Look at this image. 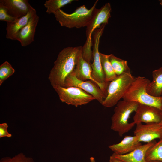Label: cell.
<instances>
[{
  "instance_id": "14",
  "label": "cell",
  "mask_w": 162,
  "mask_h": 162,
  "mask_svg": "<svg viewBox=\"0 0 162 162\" xmlns=\"http://www.w3.org/2000/svg\"><path fill=\"white\" fill-rule=\"evenodd\" d=\"M91 64L84 59L82 52L79 56L77 63L74 70L76 77L79 80L86 81L91 80L96 83L105 93L107 94V90L103 85L95 81L92 76Z\"/></svg>"
},
{
  "instance_id": "5",
  "label": "cell",
  "mask_w": 162,
  "mask_h": 162,
  "mask_svg": "<svg viewBox=\"0 0 162 162\" xmlns=\"http://www.w3.org/2000/svg\"><path fill=\"white\" fill-rule=\"evenodd\" d=\"M135 78L130 71L117 76L110 82L107 96L101 104L106 107H111L116 105L123 98Z\"/></svg>"
},
{
  "instance_id": "15",
  "label": "cell",
  "mask_w": 162,
  "mask_h": 162,
  "mask_svg": "<svg viewBox=\"0 0 162 162\" xmlns=\"http://www.w3.org/2000/svg\"><path fill=\"white\" fill-rule=\"evenodd\" d=\"M142 145L135 135H127L120 142L110 145L109 147L113 154L123 155L132 152Z\"/></svg>"
},
{
  "instance_id": "28",
  "label": "cell",
  "mask_w": 162,
  "mask_h": 162,
  "mask_svg": "<svg viewBox=\"0 0 162 162\" xmlns=\"http://www.w3.org/2000/svg\"><path fill=\"white\" fill-rule=\"evenodd\" d=\"M90 160L91 162H96L95 159L93 157H91L90 158Z\"/></svg>"
},
{
  "instance_id": "10",
  "label": "cell",
  "mask_w": 162,
  "mask_h": 162,
  "mask_svg": "<svg viewBox=\"0 0 162 162\" xmlns=\"http://www.w3.org/2000/svg\"><path fill=\"white\" fill-rule=\"evenodd\" d=\"M133 117L134 122L137 124L144 122L159 123L162 118V111L154 106L138 104Z\"/></svg>"
},
{
  "instance_id": "17",
  "label": "cell",
  "mask_w": 162,
  "mask_h": 162,
  "mask_svg": "<svg viewBox=\"0 0 162 162\" xmlns=\"http://www.w3.org/2000/svg\"><path fill=\"white\" fill-rule=\"evenodd\" d=\"M35 13L36 10L33 8L25 16L18 18L14 22H7L6 38L15 40V36L16 34L28 23L31 17Z\"/></svg>"
},
{
  "instance_id": "9",
  "label": "cell",
  "mask_w": 162,
  "mask_h": 162,
  "mask_svg": "<svg viewBox=\"0 0 162 162\" xmlns=\"http://www.w3.org/2000/svg\"><path fill=\"white\" fill-rule=\"evenodd\" d=\"M74 86L80 88L93 96L101 104L106 94L95 82L91 80L83 81L78 79L74 71L66 78L64 87Z\"/></svg>"
},
{
  "instance_id": "11",
  "label": "cell",
  "mask_w": 162,
  "mask_h": 162,
  "mask_svg": "<svg viewBox=\"0 0 162 162\" xmlns=\"http://www.w3.org/2000/svg\"><path fill=\"white\" fill-rule=\"evenodd\" d=\"M134 134L139 142H149L156 139H162V127L159 123L137 124Z\"/></svg>"
},
{
  "instance_id": "29",
  "label": "cell",
  "mask_w": 162,
  "mask_h": 162,
  "mask_svg": "<svg viewBox=\"0 0 162 162\" xmlns=\"http://www.w3.org/2000/svg\"><path fill=\"white\" fill-rule=\"evenodd\" d=\"M160 125L162 127V119L160 122L159 123Z\"/></svg>"
},
{
  "instance_id": "2",
  "label": "cell",
  "mask_w": 162,
  "mask_h": 162,
  "mask_svg": "<svg viewBox=\"0 0 162 162\" xmlns=\"http://www.w3.org/2000/svg\"><path fill=\"white\" fill-rule=\"evenodd\" d=\"M150 82L144 77H135L124 95L123 100L154 106L162 110V96H152L147 92V87Z\"/></svg>"
},
{
  "instance_id": "21",
  "label": "cell",
  "mask_w": 162,
  "mask_h": 162,
  "mask_svg": "<svg viewBox=\"0 0 162 162\" xmlns=\"http://www.w3.org/2000/svg\"><path fill=\"white\" fill-rule=\"evenodd\" d=\"M145 159L148 162L153 161H162V139L148 150Z\"/></svg>"
},
{
  "instance_id": "12",
  "label": "cell",
  "mask_w": 162,
  "mask_h": 162,
  "mask_svg": "<svg viewBox=\"0 0 162 162\" xmlns=\"http://www.w3.org/2000/svg\"><path fill=\"white\" fill-rule=\"evenodd\" d=\"M0 6L10 15L17 18L25 16L33 8L27 0H1Z\"/></svg>"
},
{
  "instance_id": "23",
  "label": "cell",
  "mask_w": 162,
  "mask_h": 162,
  "mask_svg": "<svg viewBox=\"0 0 162 162\" xmlns=\"http://www.w3.org/2000/svg\"><path fill=\"white\" fill-rule=\"evenodd\" d=\"M15 72L14 69L8 62L2 63L0 66V86Z\"/></svg>"
},
{
  "instance_id": "31",
  "label": "cell",
  "mask_w": 162,
  "mask_h": 162,
  "mask_svg": "<svg viewBox=\"0 0 162 162\" xmlns=\"http://www.w3.org/2000/svg\"><path fill=\"white\" fill-rule=\"evenodd\" d=\"M160 4L162 6V0H159Z\"/></svg>"
},
{
  "instance_id": "16",
  "label": "cell",
  "mask_w": 162,
  "mask_h": 162,
  "mask_svg": "<svg viewBox=\"0 0 162 162\" xmlns=\"http://www.w3.org/2000/svg\"><path fill=\"white\" fill-rule=\"evenodd\" d=\"M155 143L154 141L142 145L132 152L123 155H112L124 162H148L145 159L148 150Z\"/></svg>"
},
{
  "instance_id": "8",
  "label": "cell",
  "mask_w": 162,
  "mask_h": 162,
  "mask_svg": "<svg viewBox=\"0 0 162 162\" xmlns=\"http://www.w3.org/2000/svg\"><path fill=\"white\" fill-rule=\"evenodd\" d=\"M106 25L103 24L100 28L94 31L92 51L93 62L91 64V66L92 70V76L94 79L107 89L110 82H107L106 81L105 75L102 67L100 52L99 51L100 38Z\"/></svg>"
},
{
  "instance_id": "13",
  "label": "cell",
  "mask_w": 162,
  "mask_h": 162,
  "mask_svg": "<svg viewBox=\"0 0 162 162\" xmlns=\"http://www.w3.org/2000/svg\"><path fill=\"white\" fill-rule=\"evenodd\" d=\"M39 20V17L36 13L33 15L28 23L17 33L15 36V40L20 42L21 45L26 46L34 41L36 26Z\"/></svg>"
},
{
  "instance_id": "25",
  "label": "cell",
  "mask_w": 162,
  "mask_h": 162,
  "mask_svg": "<svg viewBox=\"0 0 162 162\" xmlns=\"http://www.w3.org/2000/svg\"><path fill=\"white\" fill-rule=\"evenodd\" d=\"M17 19L10 15L4 8L0 6V21H5L7 22H15Z\"/></svg>"
},
{
  "instance_id": "4",
  "label": "cell",
  "mask_w": 162,
  "mask_h": 162,
  "mask_svg": "<svg viewBox=\"0 0 162 162\" xmlns=\"http://www.w3.org/2000/svg\"><path fill=\"white\" fill-rule=\"evenodd\" d=\"M98 1L96 0L90 9L82 5L71 14L67 13L59 9L53 14L56 20L62 26L69 28L86 27L93 16Z\"/></svg>"
},
{
  "instance_id": "7",
  "label": "cell",
  "mask_w": 162,
  "mask_h": 162,
  "mask_svg": "<svg viewBox=\"0 0 162 162\" xmlns=\"http://www.w3.org/2000/svg\"><path fill=\"white\" fill-rule=\"evenodd\" d=\"M53 88L58 94L61 101L69 105L77 107L86 105L95 99L91 94L77 87L65 88L58 86Z\"/></svg>"
},
{
  "instance_id": "18",
  "label": "cell",
  "mask_w": 162,
  "mask_h": 162,
  "mask_svg": "<svg viewBox=\"0 0 162 162\" xmlns=\"http://www.w3.org/2000/svg\"><path fill=\"white\" fill-rule=\"evenodd\" d=\"M153 80L147 88L150 95L155 97H161L162 94V67L152 72Z\"/></svg>"
},
{
  "instance_id": "24",
  "label": "cell",
  "mask_w": 162,
  "mask_h": 162,
  "mask_svg": "<svg viewBox=\"0 0 162 162\" xmlns=\"http://www.w3.org/2000/svg\"><path fill=\"white\" fill-rule=\"evenodd\" d=\"M0 162H34L32 158L27 157L20 153L12 157H5L2 158Z\"/></svg>"
},
{
  "instance_id": "22",
  "label": "cell",
  "mask_w": 162,
  "mask_h": 162,
  "mask_svg": "<svg viewBox=\"0 0 162 162\" xmlns=\"http://www.w3.org/2000/svg\"><path fill=\"white\" fill-rule=\"evenodd\" d=\"M73 0H48L44 5L46 9V12L49 14H53L64 6L71 4Z\"/></svg>"
},
{
  "instance_id": "6",
  "label": "cell",
  "mask_w": 162,
  "mask_h": 162,
  "mask_svg": "<svg viewBox=\"0 0 162 162\" xmlns=\"http://www.w3.org/2000/svg\"><path fill=\"white\" fill-rule=\"evenodd\" d=\"M111 8L109 3H106L100 8L94 10L93 16L86 26V31L87 40L82 47V54L85 57H91L92 55L91 48L92 46V35L97 28H100L103 24L106 25L111 17Z\"/></svg>"
},
{
  "instance_id": "26",
  "label": "cell",
  "mask_w": 162,
  "mask_h": 162,
  "mask_svg": "<svg viewBox=\"0 0 162 162\" xmlns=\"http://www.w3.org/2000/svg\"><path fill=\"white\" fill-rule=\"evenodd\" d=\"M8 125L6 123L0 124V138L4 137H10L12 134L9 133L7 130Z\"/></svg>"
},
{
  "instance_id": "30",
  "label": "cell",
  "mask_w": 162,
  "mask_h": 162,
  "mask_svg": "<svg viewBox=\"0 0 162 162\" xmlns=\"http://www.w3.org/2000/svg\"><path fill=\"white\" fill-rule=\"evenodd\" d=\"M149 162H162V161H151Z\"/></svg>"
},
{
  "instance_id": "20",
  "label": "cell",
  "mask_w": 162,
  "mask_h": 162,
  "mask_svg": "<svg viewBox=\"0 0 162 162\" xmlns=\"http://www.w3.org/2000/svg\"><path fill=\"white\" fill-rule=\"evenodd\" d=\"M109 55L100 53V57L102 67L107 82H110L117 76L109 61Z\"/></svg>"
},
{
  "instance_id": "3",
  "label": "cell",
  "mask_w": 162,
  "mask_h": 162,
  "mask_svg": "<svg viewBox=\"0 0 162 162\" xmlns=\"http://www.w3.org/2000/svg\"><path fill=\"white\" fill-rule=\"evenodd\" d=\"M116 105L111 118V129L122 136L136 124L134 122H129L128 119L131 114L136 110L138 103L123 100L119 101Z\"/></svg>"
},
{
  "instance_id": "19",
  "label": "cell",
  "mask_w": 162,
  "mask_h": 162,
  "mask_svg": "<svg viewBox=\"0 0 162 162\" xmlns=\"http://www.w3.org/2000/svg\"><path fill=\"white\" fill-rule=\"evenodd\" d=\"M109 59L115 72L117 76L130 71L127 61L118 58L113 54L109 55Z\"/></svg>"
},
{
  "instance_id": "27",
  "label": "cell",
  "mask_w": 162,
  "mask_h": 162,
  "mask_svg": "<svg viewBox=\"0 0 162 162\" xmlns=\"http://www.w3.org/2000/svg\"><path fill=\"white\" fill-rule=\"evenodd\" d=\"M109 162H124L112 155L110 156Z\"/></svg>"
},
{
  "instance_id": "1",
  "label": "cell",
  "mask_w": 162,
  "mask_h": 162,
  "mask_svg": "<svg viewBox=\"0 0 162 162\" xmlns=\"http://www.w3.org/2000/svg\"><path fill=\"white\" fill-rule=\"evenodd\" d=\"M82 52V46L68 47L59 53L48 79L53 87H64L66 77L74 70L80 54Z\"/></svg>"
}]
</instances>
